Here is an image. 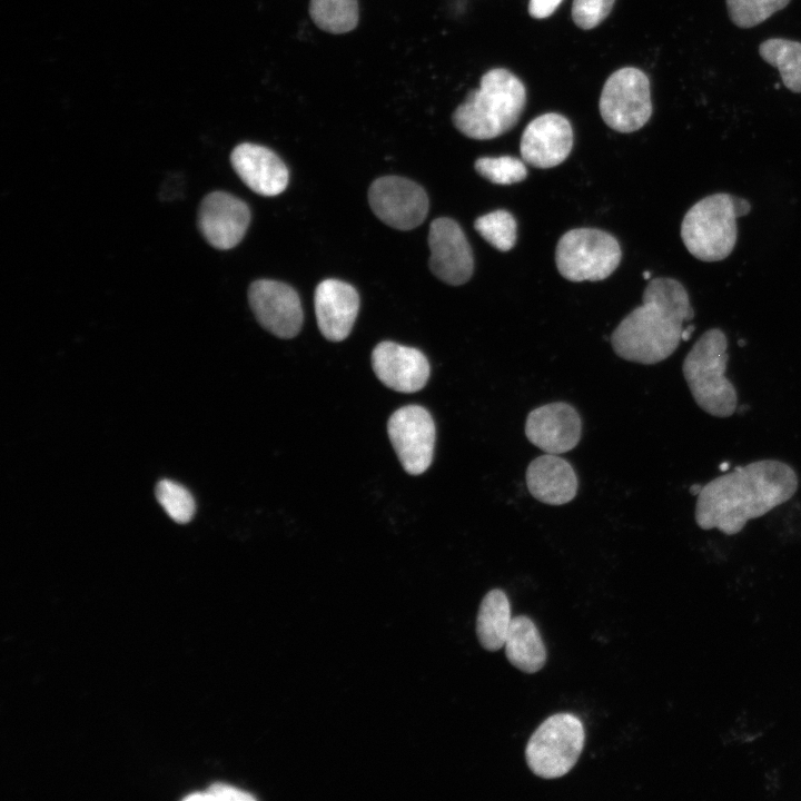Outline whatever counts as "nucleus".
Segmentation results:
<instances>
[{"instance_id":"3","label":"nucleus","mask_w":801,"mask_h":801,"mask_svg":"<svg viewBox=\"0 0 801 801\" xmlns=\"http://www.w3.org/2000/svg\"><path fill=\"white\" fill-rule=\"evenodd\" d=\"M525 102L522 81L506 69H492L482 77L479 88L469 91L456 108L453 122L468 138L493 139L515 126Z\"/></svg>"},{"instance_id":"29","label":"nucleus","mask_w":801,"mask_h":801,"mask_svg":"<svg viewBox=\"0 0 801 801\" xmlns=\"http://www.w3.org/2000/svg\"><path fill=\"white\" fill-rule=\"evenodd\" d=\"M186 800H255V797L226 783H214L204 792L191 793Z\"/></svg>"},{"instance_id":"14","label":"nucleus","mask_w":801,"mask_h":801,"mask_svg":"<svg viewBox=\"0 0 801 801\" xmlns=\"http://www.w3.org/2000/svg\"><path fill=\"white\" fill-rule=\"evenodd\" d=\"M250 221V211L241 199L225 192L208 194L200 202L198 226L206 240L218 249L240 243Z\"/></svg>"},{"instance_id":"31","label":"nucleus","mask_w":801,"mask_h":801,"mask_svg":"<svg viewBox=\"0 0 801 801\" xmlns=\"http://www.w3.org/2000/svg\"><path fill=\"white\" fill-rule=\"evenodd\" d=\"M693 330H694V326H693V325H689V326H686L685 328H683L682 339H683V340L690 339V336H691V334L693 333Z\"/></svg>"},{"instance_id":"25","label":"nucleus","mask_w":801,"mask_h":801,"mask_svg":"<svg viewBox=\"0 0 801 801\" xmlns=\"http://www.w3.org/2000/svg\"><path fill=\"white\" fill-rule=\"evenodd\" d=\"M731 21L739 28H752L784 9L790 0H725Z\"/></svg>"},{"instance_id":"23","label":"nucleus","mask_w":801,"mask_h":801,"mask_svg":"<svg viewBox=\"0 0 801 801\" xmlns=\"http://www.w3.org/2000/svg\"><path fill=\"white\" fill-rule=\"evenodd\" d=\"M309 14L319 29L346 33L358 23V3L357 0H310Z\"/></svg>"},{"instance_id":"12","label":"nucleus","mask_w":801,"mask_h":801,"mask_svg":"<svg viewBox=\"0 0 801 801\" xmlns=\"http://www.w3.org/2000/svg\"><path fill=\"white\" fill-rule=\"evenodd\" d=\"M428 245L429 268L438 279L453 286L469 280L474 269L472 248L455 220L447 217L433 220Z\"/></svg>"},{"instance_id":"4","label":"nucleus","mask_w":801,"mask_h":801,"mask_svg":"<svg viewBox=\"0 0 801 801\" xmlns=\"http://www.w3.org/2000/svg\"><path fill=\"white\" fill-rule=\"evenodd\" d=\"M750 210L751 205L744 198L725 192L709 195L684 215L681 224L682 241L699 260H723L736 243V219Z\"/></svg>"},{"instance_id":"8","label":"nucleus","mask_w":801,"mask_h":801,"mask_svg":"<svg viewBox=\"0 0 801 801\" xmlns=\"http://www.w3.org/2000/svg\"><path fill=\"white\" fill-rule=\"evenodd\" d=\"M599 107L602 119L613 130H639L652 115L647 76L632 67L616 70L604 83Z\"/></svg>"},{"instance_id":"19","label":"nucleus","mask_w":801,"mask_h":801,"mask_svg":"<svg viewBox=\"0 0 801 801\" xmlns=\"http://www.w3.org/2000/svg\"><path fill=\"white\" fill-rule=\"evenodd\" d=\"M526 485L531 495L548 505H563L577 493V477L572 465L556 454L533 459L526 469Z\"/></svg>"},{"instance_id":"7","label":"nucleus","mask_w":801,"mask_h":801,"mask_svg":"<svg viewBox=\"0 0 801 801\" xmlns=\"http://www.w3.org/2000/svg\"><path fill=\"white\" fill-rule=\"evenodd\" d=\"M622 251L609 233L595 228L566 231L558 240L555 263L558 273L571 281H597L619 266Z\"/></svg>"},{"instance_id":"21","label":"nucleus","mask_w":801,"mask_h":801,"mask_svg":"<svg viewBox=\"0 0 801 801\" xmlns=\"http://www.w3.org/2000/svg\"><path fill=\"white\" fill-rule=\"evenodd\" d=\"M511 604L501 589H493L483 597L476 619V635L479 644L495 652L505 644L512 621Z\"/></svg>"},{"instance_id":"13","label":"nucleus","mask_w":801,"mask_h":801,"mask_svg":"<svg viewBox=\"0 0 801 801\" xmlns=\"http://www.w3.org/2000/svg\"><path fill=\"white\" fill-rule=\"evenodd\" d=\"M582 422L567 403L555 402L531 411L525 422L527 439L547 454H563L580 442Z\"/></svg>"},{"instance_id":"30","label":"nucleus","mask_w":801,"mask_h":801,"mask_svg":"<svg viewBox=\"0 0 801 801\" xmlns=\"http://www.w3.org/2000/svg\"><path fill=\"white\" fill-rule=\"evenodd\" d=\"M562 0H530L528 12L535 19H544L550 17Z\"/></svg>"},{"instance_id":"5","label":"nucleus","mask_w":801,"mask_h":801,"mask_svg":"<svg viewBox=\"0 0 801 801\" xmlns=\"http://www.w3.org/2000/svg\"><path fill=\"white\" fill-rule=\"evenodd\" d=\"M726 348L725 334L719 328H711L695 342L682 365L694 402L716 417H729L738 409L736 390L725 377Z\"/></svg>"},{"instance_id":"34","label":"nucleus","mask_w":801,"mask_h":801,"mask_svg":"<svg viewBox=\"0 0 801 801\" xmlns=\"http://www.w3.org/2000/svg\"><path fill=\"white\" fill-rule=\"evenodd\" d=\"M643 277H644V279H649V278L651 277V273H650V271H645V273L643 274Z\"/></svg>"},{"instance_id":"27","label":"nucleus","mask_w":801,"mask_h":801,"mask_svg":"<svg viewBox=\"0 0 801 801\" xmlns=\"http://www.w3.org/2000/svg\"><path fill=\"white\" fill-rule=\"evenodd\" d=\"M474 168L479 176L496 185H512L527 176L525 164L512 156L481 157Z\"/></svg>"},{"instance_id":"35","label":"nucleus","mask_w":801,"mask_h":801,"mask_svg":"<svg viewBox=\"0 0 801 801\" xmlns=\"http://www.w3.org/2000/svg\"><path fill=\"white\" fill-rule=\"evenodd\" d=\"M739 344H740V345H744V342H743V340H740Z\"/></svg>"},{"instance_id":"10","label":"nucleus","mask_w":801,"mask_h":801,"mask_svg":"<svg viewBox=\"0 0 801 801\" xmlns=\"http://www.w3.org/2000/svg\"><path fill=\"white\" fill-rule=\"evenodd\" d=\"M368 201L383 222L400 230L419 226L428 211L425 190L416 182L397 176L376 179L369 187Z\"/></svg>"},{"instance_id":"28","label":"nucleus","mask_w":801,"mask_h":801,"mask_svg":"<svg viewBox=\"0 0 801 801\" xmlns=\"http://www.w3.org/2000/svg\"><path fill=\"white\" fill-rule=\"evenodd\" d=\"M615 0H574L572 18L581 29L599 26L611 12Z\"/></svg>"},{"instance_id":"6","label":"nucleus","mask_w":801,"mask_h":801,"mask_svg":"<svg viewBox=\"0 0 801 801\" xmlns=\"http://www.w3.org/2000/svg\"><path fill=\"white\" fill-rule=\"evenodd\" d=\"M584 742V726L576 715L553 714L531 735L525 749L527 765L542 779L561 778L576 764Z\"/></svg>"},{"instance_id":"9","label":"nucleus","mask_w":801,"mask_h":801,"mask_svg":"<svg viewBox=\"0 0 801 801\" xmlns=\"http://www.w3.org/2000/svg\"><path fill=\"white\" fill-rule=\"evenodd\" d=\"M387 432L403 468L411 475L424 473L431 465L435 445V424L427 409L408 405L389 418Z\"/></svg>"},{"instance_id":"17","label":"nucleus","mask_w":801,"mask_h":801,"mask_svg":"<svg viewBox=\"0 0 801 801\" xmlns=\"http://www.w3.org/2000/svg\"><path fill=\"white\" fill-rule=\"evenodd\" d=\"M230 161L244 184L258 195L276 196L288 185L286 165L267 147L240 144L231 151Z\"/></svg>"},{"instance_id":"15","label":"nucleus","mask_w":801,"mask_h":801,"mask_svg":"<svg viewBox=\"0 0 801 801\" xmlns=\"http://www.w3.org/2000/svg\"><path fill=\"white\" fill-rule=\"evenodd\" d=\"M573 146V130L562 115L550 112L533 119L523 131L520 150L523 160L536 168L562 164Z\"/></svg>"},{"instance_id":"26","label":"nucleus","mask_w":801,"mask_h":801,"mask_svg":"<svg viewBox=\"0 0 801 801\" xmlns=\"http://www.w3.org/2000/svg\"><path fill=\"white\" fill-rule=\"evenodd\" d=\"M156 497L168 516L179 524L189 522L196 510L189 491L170 479H162L156 486Z\"/></svg>"},{"instance_id":"2","label":"nucleus","mask_w":801,"mask_h":801,"mask_svg":"<svg viewBox=\"0 0 801 801\" xmlns=\"http://www.w3.org/2000/svg\"><path fill=\"white\" fill-rule=\"evenodd\" d=\"M694 315L689 294L679 280L653 278L644 289L642 305L613 330L612 348L629 362L645 365L662 362L678 348L683 324Z\"/></svg>"},{"instance_id":"20","label":"nucleus","mask_w":801,"mask_h":801,"mask_svg":"<svg viewBox=\"0 0 801 801\" xmlns=\"http://www.w3.org/2000/svg\"><path fill=\"white\" fill-rule=\"evenodd\" d=\"M505 655L524 673L540 671L546 662V649L535 623L525 615L512 619L505 640Z\"/></svg>"},{"instance_id":"1","label":"nucleus","mask_w":801,"mask_h":801,"mask_svg":"<svg viewBox=\"0 0 801 801\" xmlns=\"http://www.w3.org/2000/svg\"><path fill=\"white\" fill-rule=\"evenodd\" d=\"M798 488V476L788 464L762 459L736 466L705 484L698 495L695 521L702 530L718 528L726 535L742 531L789 501Z\"/></svg>"},{"instance_id":"16","label":"nucleus","mask_w":801,"mask_h":801,"mask_svg":"<svg viewBox=\"0 0 801 801\" xmlns=\"http://www.w3.org/2000/svg\"><path fill=\"white\" fill-rule=\"evenodd\" d=\"M372 365L384 385L402 393L422 389L429 377V364L425 355L416 348L394 342H382L374 348Z\"/></svg>"},{"instance_id":"22","label":"nucleus","mask_w":801,"mask_h":801,"mask_svg":"<svg viewBox=\"0 0 801 801\" xmlns=\"http://www.w3.org/2000/svg\"><path fill=\"white\" fill-rule=\"evenodd\" d=\"M759 53L765 62L779 70L789 90L801 92V42L771 38L760 44Z\"/></svg>"},{"instance_id":"32","label":"nucleus","mask_w":801,"mask_h":801,"mask_svg":"<svg viewBox=\"0 0 801 801\" xmlns=\"http://www.w3.org/2000/svg\"><path fill=\"white\" fill-rule=\"evenodd\" d=\"M703 486L701 484H693L690 486V493L692 495H699L702 491Z\"/></svg>"},{"instance_id":"11","label":"nucleus","mask_w":801,"mask_h":801,"mask_svg":"<svg viewBox=\"0 0 801 801\" xmlns=\"http://www.w3.org/2000/svg\"><path fill=\"white\" fill-rule=\"evenodd\" d=\"M248 300L259 324L280 338L296 336L303 324L298 294L287 284L259 279L248 290Z\"/></svg>"},{"instance_id":"33","label":"nucleus","mask_w":801,"mask_h":801,"mask_svg":"<svg viewBox=\"0 0 801 801\" xmlns=\"http://www.w3.org/2000/svg\"><path fill=\"white\" fill-rule=\"evenodd\" d=\"M729 467H730V464L728 462L720 464V469L723 472H726L729 469Z\"/></svg>"},{"instance_id":"18","label":"nucleus","mask_w":801,"mask_h":801,"mask_svg":"<svg viewBox=\"0 0 801 801\" xmlns=\"http://www.w3.org/2000/svg\"><path fill=\"white\" fill-rule=\"evenodd\" d=\"M358 309L359 296L352 285L338 279H325L316 287L317 325L328 340L340 342L349 335Z\"/></svg>"},{"instance_id":"24","label":"nucleus","mask_w":801,"mask_h":801,"mask_svg":"<svg viewBox=\"0 0 801 801\" xmlns=\"http://www.w3.org/2000/svg\"><path fill=\"white\" fill-rule=\"evenodd\" d=\"M474 228L500 251L511 250L516 243V221L507 210L497 209L478 217Z\"/></svg>"}]
</instances>
